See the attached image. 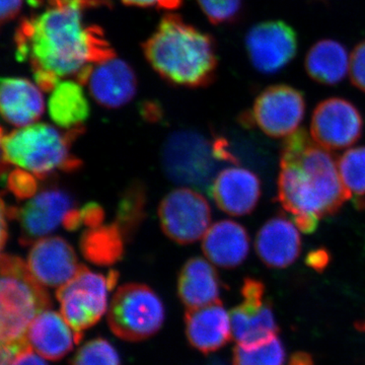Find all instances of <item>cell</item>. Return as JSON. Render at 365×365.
Wrapping results in <instances>:
<instances>
[{
	"instance_id": "obj_4",
	"label": "cell",
	"mask_w": 365,
	"mask_h": 365,
	"mask_svg": "<svg viewBox=\"0 0 365 365\" xmlns=\"http://www.w3.org/2000/svg\"><path fill=\"white\" fill-rule=\"evenodd\" d=\"M83 130V127H78L60 131L46 123L28 125L9 133L2 130V165H16L40 180L56 170H78L81 160L71 150Z\"/></svg>"
},
{
	"instance_id": "obj_23",
	"label": "cell",
	"mask_w": 365,
	"mask_h": 365,
	"mask_svg": "<svg viewBox=\"0 0 365 365\" xmlns=\"http://www.w3.org/2000/svg\"><path fill=\"white\" fill-rule=\"evenodd\" d=\"M178 292L187 309L218 302L220 300V280L215 268L200 257L190 259L180 272Z\"/></svg>"
},
{
	"instance_id": "obj_36",
	"label": "cell",
	"mask_w": 365,
	"mask_h": 365,
	"mask_svg": "<svg viewBox=\"0 0 365 365\" xmlns=\"http://www.w3.org/2000/svg\"><path fill=\"white\" fill-rule=\"evenodd\" d=\"M79 210H81L83 225L88 228L98 227L103 225L105 212L98 203H88Z\"/></svg>"
},
{
	"instance_id": "obj_22",
	"label": "cell",
	"mask_w": 365,
	"mask_h": 365,
	"mask_svg": "<svg viewBox=\"0 0 365 365\" xmlns=\"http://www.w3.org/2000/svg\"><path fill=\"white\" fill-rule=\"evenodd\" d=\"M28 340L38 354L52 361L63 359L78 344L76 334L62 314L50 309L34 319Z\"/></svg>"
},
{
	"instance_id": "obj_42",
	"label": "cell",
	"mask_w": 365,
	"mask_h": 365,
	"mask_svg": "<svg viewBox=\"0 0 365 365\" xmlns=\"http://www.w3.org/2000/svg\"><path fill=\"white\" fill-rule=\"evenodd\" d=\"M356 329L359 330L360 332H365V319L356 324Z\"/></svg>"
},
{
	"instance_id": "obj_3",
	"label": "cell",
	"mask_w": 365,
	"mask_h": 365,
	"mask_svg": "<svg viewBox=\"0 0 365 365\" xmlns=\"http://www.w3.org/2000/svg\"><path fill=\"white\" fill-rule=\"evenodd\" d=\"M143 49L151 67L170 83L201 88L215 81V41L178 14H165Z\"/></svg>"
},
{
	"instance_id": "obj_12",
	"label": "cell",
	"mask_w": 365,
	"mask_h": 365,
	"mask_svg": "<svg viewBox=\"0 0 365 365\" xmlns=\"http://www.w3.org/2000/svg\"><path fill=\"white\" fill-rule=\"evenodd\" d=\"M364 132V119L356 107L342 98H330L317 106L311 122V137L327 150L354 145Z\"/></svg>"
},
{
	"instance_id": "obj_32",
	"label": "cell",
	"mask_w": 365,
	"mask_h": 365,
	"mask_svg": "<svg viewBox=\"0 0 365 365\" xmlns=\"http://www.w3.org/2000/svg\"><path fill=\"white\" fill-rule=\"evenodd\" d=\"M7 187L16 198H32L37 192V182L32 173L23 169L11 170L7 174Z\"/></svg>"
},
{
	"instance_id": "obj_34",
	"label": "cell",
	"mask_w": 365,
	"mask_h": 365,
	"mask_svg": "<svg viewBox=\"0 0 365 365\" xmlns=\"http://www.w3.org/2000/svg\"><path fill=\"white\" fill-rule=\"evenodd\" d=\"M1 365H48L40 354L33 349L32 346H26L11 359L1 357Z\"/></svg>"
},
{
	"instance_id": "obj_15",
	"label": "cell",
	"mask_w": 365,
	"mask_h": 365,
	"mask_svg": "<svg viewBox=\"0 0 365 365\" xmlns=\"http://www.w3.org/2000/svg\"><path fill=\"white\" fill-rule=\"evenodd\" d=\"M76 78L81 85L88 86L98 104L110 109L128 104L137 91L135 72L117 57L86 67Z\"/></svg>"
},
{
	"instance_id": "obj_37",
	"label": "cell",
	"mask_w": 365,
	"mask_h": 365,
	"mask_svg": "<svg viewBox=\"0 0 365 365\" xmlns=\"http://www.w3.org/2000/svg\"><path fill=\"white\" fill-rule=\"evenodd\" d=\"M121 1L128 6L143 7V9L157 7V9L173 11L181 6L182 0H121Z\"/></svg>"
},
{
	"instance_id": "obj_39",
	"label": "cell",
	"mask_w": 365,
	"mask_h": 365,
	"mask_svg": "<svg viewBox=\"0 0 365 365\" xmlns=\"http://www.w3.org/2000/svg\"><path fill=\"white\" fill-rule=\"evenodd\" d=\"M330 256L325 249H319L311 252L307 257V264L314 270L322 272L328 266Z\"/></svg>"
},
{
	"instance_id": "obj_7",
	"label": "cell",
	"mask_w": 365,
	"mask_h": 365,
	"mask_svg": "<svg viewBox=\"0 0 365 365\" xmlns=\"http://www.w3.org/2000/svg\"><path fill=\"white\" fill-rule=\"evenodd\" d=\"M165 307L148 285L129 283L118 288L110 304L108 324L120 339L139 342L160 330Z\"/></svg>"
},
{
	"instance_id": "obj_29",
	"label": "cell",
	"mask_w": 365,
	"mask_h": 365,
	"mask_svg": "<svg viewBox=\"0 0 365 365\" xmlns=\"http://www.w3.org/2000/svg\"><path fill=\"white\" fill-rule=\"evenodd\" d=\"M285 350L279 338L254 348L235 346L232 365H282Z\"/></svg>"
},
{
	"instance_id": "obj_2",
	"label": "cell",
	"mask_w": 365,
	"mask_h": 365,
	"mask_svg": "<svg viewBox=\"0 0 365 365\" xmlns=\"http://www.w3.org/2000/svg\"><path fill=\"white\" fill-rule=\"evenodd\" d=\"M280 155L278 202L299 230L312 234L322 218L336 215L351 197L335 157L314 143L306 129L287 137Z\"/></svg>"
},
{
	"instance_id": "obj_26",
	"label": "cell",
	"mask_w": 365,
	"mask_h": 365,
	"mask_svg": "<svg viewBox=\"0 0 365 365\" xmlns=\"http://www.w3.org/2000/svg\"><path fill=\"white\" fill-rule=\"evenodd\" d=\"M124 239L116 223L88 228L81 237V253L96 265H114L123 256Z\"/></svg>"
},
{
	"instance_id": "obj_38",
	"label": "cell",
	"mask_w": 365,
	"mask_h": 365,
	"mask_svg": "<svg viewBox=\"0 0 365 365\" xmlns=\"http://www.w3.org/2000/svg\"><path fill=\"white\" fill-rule=\"evenodd\" d=\"M23 0H1L0 6V18L1 24H6V21L14 20L20 14Z\"/></svg>"
},
{
	"instance_id": "obj_30",
	"label": "cell",
	"mask_w": 365,
	"mask_h": 365,
	"mask_svg": "<svg viewBox=\"0 0 365 365\" xmlns=\"http://www.w3.org/2000/svg\"><path fill=\"white\" fill-rule=\"evenodd\" d=\"M71 365H121L114 346L104 338H96L79 348Z\"/></svg>"
},
{
	"instance_id": "obj_24",
	"label": "cell",
	"mask_w": 365,
	"mask_h": 365,
	"mask_svg": "<svg viewBox=\"0 0 365 365\" xmlns=\"http://www.w3.org/2000/svg\"><path fill=\"white\" fill-rule=\"evenodd\" d=\"M349 57L344 46L335 40H321L307 52L306 71L309 78L326 86H335L345 78Z\"/></svg>"
},
{
	"instance_id": "obj_13",
	"label": "cell",
	"mask_w": 365,
	"mask_h": 365,
	"mask_svg": "<svg viewBox=\"0 0 365 365\" xmlns=\"http://www.w3.org/2000/svg\"><path fill=\"white\" fill-rule=\"evenodd\" d=\"M297 36L282 21H268L254 26L246 36V49L252 66L262 73H276L294 59Z\"/></svg>"
},
{
	"instance_id": "obj_11",
	"label": "cell",
	"mask_w": 365,
	"mask_h": 365,
	"mask_svg": "<svg viewBox=\"0 0 365 365\" xmlns=\"http://www.w3.org/2000/svg\"><path fill=\"white\" fill-rule=\"evenodd\" d=\"M265 292L260 280L246 278L241 289L242 302L230 312L232 338L242 347H258L278 337L279 330Z\"/></svg>"
},
{
	"instance_id": "obj_18",
	"label": "cell",
	"mask_w": 365,
	"mask_h": 365,
	"mask_svg": "<svg viewBox=\"0 0 365 365\" xmlns=\"http://www.w3.org/2000/svg\"><path fill=\"white\" fill-rule=\"evenodd\" d=\"M295 223L284 216L269 220L257 234L255 250L268 268L289 267L302 253V237Z\"/></svg>"
},
{
	"instance_id": "obj_8",
	"label": "cell",
	"mask_w": 365,
	"mask_h": 365,
	"mask_svg": "<svg viewBox=\"0 0 365 365\" xmlns=\"http://www.w3.org/2000/svg\"><path fill=\"white\" fill-rule=\"evenodd\" d=\"M163 168L180 184L202 188L212 184L216 158L213 143L194 132L173 134L163 148Z\"/></svg>"
},
{
	"instance_id": "obj_19",
	"label": "cell",
	"mask_w": 365,
	"mask_h": 365,
	"mask_svg": "<svg viewBox=\"0 0 365 365\" xmlns=\"http://www.w3.org/2000/svg\"><path fill=\"white\" fill-rule=\"evenodd\" d=\"M185 325L190 345L204 354L217 351L232 338L230 314L222 300L187 309Z\"/></svg>"
},
{
	"instance_id": "obj_21",
	"label": "cell",
	"mask_w": 365,
	"mask_h": 365,
	"mask_svg": "<svg viewBox=\"0 0 365 365\" xmlns=\"http://www.w3.org/2000/svg\"><path fill=\"white\" fill-rule=\"evenodd\" d=\"M0 110L7 123L25 127L36 123L44 112V98L29 79L4 78L0 86Z\"/></svg>"
},
{
	"instance_id": "obj_16",
	"label": "cell",
	"mask_w": 365,
	"mask_h": 365,
	"mask_svg": "<svg viewBox=\"0 0 365 365\" xmlns=\"http://www.w3.org/2000/svg\"><path fill=\"white\" fill-rule=\"evenodd\" d=\"M26 265L43 287L57 288L69 282L83 267L69 242L60 237H46L34 242Z\"/></svg>"
},
{
	"instance_id": "obj_31",
	"label": "cell",
	"mask_w": 365,
	"mask_h": 365,
	"mask_svg": "<svg viewBox=\"0 0 365 365\" xmlns=\"http://www.w3.org/2000/svg\"><path fill=\"white\" fill-rule=\"evenodd\" d=\"M206 18L213 25L234 23L240 18L242 0H197Z\"/></svg>"
},
{
	"instance_id": "obj_27",
	"label": "cell",
	"mask_w": 365,
	"mask_h": 365,
	"mask_svg": "<svg viewBox=\"0 0 365 365\" xmlns=\"http://www.w3.org/2000/svg\"><path fill=\"white\" fill-rule=\"evenodd\" d=\"M341 180L359 208L365 207V146L350 148L338 160Z\"/></svg>"
},
{
	"instance_id": "obj_41",
	"label": "cell",
	"mask_w": 365,
	"mask_h": 365,
	"mask_svg": "<svg viewBox=\"0 0 365 365\" xmlns=\"http://www.w3.org/2000/svg\"><path fill=\"white\" fill-rule=\"evenodd\" d=\"M6 215L4 209L1 207V247L4 248L6 245L7 234H6Z\"/></svg>"
},
{
	"instance_id": "obj_25",
	"label": "cell",
	"mask_w": 365,
	"mask_h": 365,
	"mask_svg": "<svg viewBox=\"0 0 365 365\" xmlns=\"http://www.w3.org/2000/svg\"><path fill=\"white\" fill-rule=\"evenodd\" d=\"M50 117L64 129L83 127L90 116V104L79 83L60 81L52 91L48 103Z\"/></svg>"
},
{
	"instance_id": "obj_35",
	"label": "cell",
	"mask_w": 365,
	"mask_h": 365,
	"mask_svg": "<svg viewBox=\"0 0 365 365\" xmlns=\"http://www.w3.org/2000/svg\"><path fill=\"white\" fill-rule=\"evenodd\" d=\"M52 7H74L79 11L98 9V7H112V0H43V2Z\"/></svg>"
},
{
	"instance_id": "obj_28",
	"label": "cell",
	"mask_w": 365,
	"mask_h": 365,
	"mask_svg": "<svg viewBox=\"0 0 365 365\" xmlns=\"http://www.w3.org/2000/svg\"><path fill=\"white\" fill-rule=\"evenodd\" d=\"M145 205L146 194L143 186L137 182L125 190L118 205L117 220L115 222L121 230L125 239L133 235L143 222Z\"/></svg>"
},
{
	"instance_id": "obj_9",
	"label": "cell",
	"mask_w": 365,
	"mask_h": 365,
	"mask_svg": "<svg viewBox=\"0 0 365 365\" xmlns=\"http://www.w3.org/2000/svg\"><path fill=\"white\" fill-rule=\"evenodd\" d=\"M306 114L302 91L287 85L271 86L255 101L253 109L242 115L245 127L257 126L271 138H284L299 130Z\"/></svg>"
},
{
	"instance_id": "obj_17",
	"label": "cell",
	"mask_w": 365,
	"mask_h": 365,
	"mask_svg": "<svg viewBox=\"0 0 365 365\" xmlns=\"http://www.w3.org/2000/svg\"><path fill=\"white\" fill-rule=\"evenodd\" d=\"M209 188L217 207L232 216L253 212L262 194L259 177L251 170L239 167L222 170Z\"/></svg>"
},
{
	"instance_id": "obj_1",
	"label": "cell",
	"mask_w": 365,
	"mask_h": 365,
	"mask_svg": "<svg viewBox=\"0 0 365 365\" xmlns=\"http://www.w3.org/2000/svg\"><path fill=\"white\" fill-rule=\"evenodd\" d=\"M16 58L28 61L41 90L52 91L60 79L116 57L98 26H85L81 11L48 7L23 19L14 35Z\"/></svg>"
},
{
	"instance_id": "obj_33",
	"label": "cell",
	"mask_w": 365,
	"mask_h": 365,
	"mask_svg": "<svg viewBox=\"0 0 365 365\" xmlns=\"http://www.w3.org/2000/svg\"><path fill=\"white\" fill-rule=\"evenodd\" d=\"M349 73L353 86L365 93V40L353 50L350 57Z\"/></svg>"
},
{
	"instance_id": "obj_5",
	"label": "cell",
	"mask_w": 365,
	"mask_h": 365,
	"mask_svg": "<svg viewBox=\"0 0 365 365\" xmlns=\"http://www.w3.org/2000/svg\"><path fill=\"white\" fill-rule=\"evenodd\" d=\"M0 267L1 345L26 342L34 319L42 312L51 309V297L19 257L2 254Z\"/></svg>"
},
{
	"instance_id": "obj_14",
	"label": "cell",
	"mask_w": 365,
	"mask_h": 365,
	"mask_svg": "<svg viewBox=\"0 0 365 365\" xmlns=\"http://www.w3.org/2000/svg\"><path fill=\"white\" fill-rule=\"evenodd\" d=\"M71 197L63 190L49 188L43 190L32 197L23 208L1 207L6 216L16 217L21 225V242L32 245L38 240L51 234L61 223L72 208Z\"/></svg>"
},
{
	"instance_id": "obj_10",
	"label": "cell",
	"mask_w": 365,
	"mask_h": 365,
	"mask_svg": "<svg viewBox=\"0 0 365 365\" xmlns=\"http://www.w3.org/2000/svg\"><path fill=\"white\" fill-rule=\"evenodd\" d=\"M158 217L165 235L181 245L202 239L210 227L211 209L205 197L190 188L174 190L163 199Z\"/></svg>"
},
{
	"instance_id": "obj_6",
	"label": "cell",
	"mask_w": 365,
	"mask_h": 365,
	"mask_svg": "<svg viewBox=\"0 0 365 365\" xmlns=\"http://www.w3.org/2000/svg\"><path fill=\"white\" fill-rule=\"evenodd\" d=\"M118 277L116 271L103 275L83 266L69 282L57 288L62 317L76 334L78 344L83 340V332L104 317L108 294L116 285Z\"/></svg>"
},
{
	"instance_id": "obj_20",
	"label": "cell",
	"mask_w": 365,
	"mask_h": 365,
	"mask_svg": "<svg viewBox=\"0 0 365 365\" xmlns=\"http://www.w3.org/2000/svg\"><path fill=\"white\" fill-rule=\"evenodd\" d=\"M202 250L208 260L218 267H239L249 255L248 232L239 222L232 220L216 222L204 235Z\"/></svg>"
},
{
	"instance_id": "obj_40",
	"label": "cell",
	"mask_w": 365,
	"mask_h": 365,
	"mask_svg": "<svg viewBox=\"0 0 365 365\" xmlns=\"http://www.w3.org/2000/svg\"><path fill=\"white\" fill-rule=\"evenodd\" d=\"M290 365H314L313 359L309 354L297 352L290 359Z\"/></svg>"
}]
</instances>
